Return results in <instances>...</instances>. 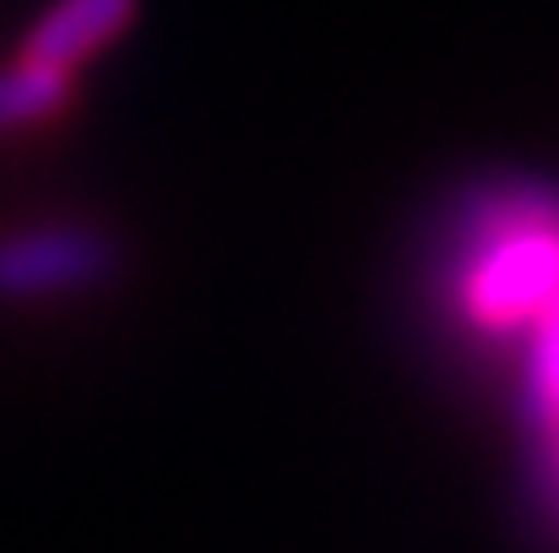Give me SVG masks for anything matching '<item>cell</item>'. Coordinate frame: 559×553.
Here are the masks:
<instances>
[{"label": "cell", "instance_id": "4", "mask_svg": "<svg viewBox=\"0 0 559 553\" xmlns=\"http://www.w3.org/2000/svg\"><path fill=\"white\" fill-rule=\"evenodd\" d=\"M71 98H76V76L16 55L11 65H0V136H22L60 120Z\"/></svg>", "mask_w": 559, "mask_h": 553}, {"label": "cell", "instance_id": "6", "mask_svg": "<svg viewBox=\"0 0 559 553\" xmlns=\"http://www.w3.org/2000/svg\"><path fill=\"white\" fill-rule=\"evenodd\" d=\"M549 321H559V304H555V315H549Z\"/></svg>", "mask_w": 559, "mask_h": 553}, {"label": "cell", "instance_id": "2", "mask_svg": "<svg viewBox=\"0 0 559 553\" xmlns=\"http://www.w3.org/2000/svg\"><path fill=\"white\" fill-rule=\"evenodd\" d=\"M126 250L109 228L82 217L22 223L0 233V304H60L120 277Z\"/></svg>", "mask_w": 559, "mask_h": 553}, {"label": "cell", "instance_id": "3", "mask_svg": "<svg viewBox=\"0 0 559 553\" xmlns=\"http://www.w3.org/2000/svg\"><path fill=\"white\" fill-rule=\"evenodd\" d=\"M136 5L142 0H49L38 11V22L27 27L16 55L76 76L93 55H104L136 22Z\"/></svg>", "mask_w": 559, "mask_h": 553}, {"label": "cell", "instance_id": "5", "mask_svg": "<svg viewBox=\"0 0 559 553\" xmlns=\"http://www.w3.org/2000/svg\"><path fill=\"white\" fill-rule=\"evenodd\" d=\"M527 456H522V478H527V505L533 521L559 543V418L522 423Z\"/></svg>", "mask_w": 559, "mask_h": 553}, {"label": "cell", "instance_id": "1", "mask_svg": "<svg viewBox=\"0 0 559 553\" xmlns=\"http://www.w3.org/2000/svg\"><path fill=\"white\" fill-rule=\"evenodd\" d=\"M440 315L506 342L544 326L559 304V190L544 180H484L440 217Z\"/></svg>", "mask_w": 559, "mask_h": 553}]
</instances>
